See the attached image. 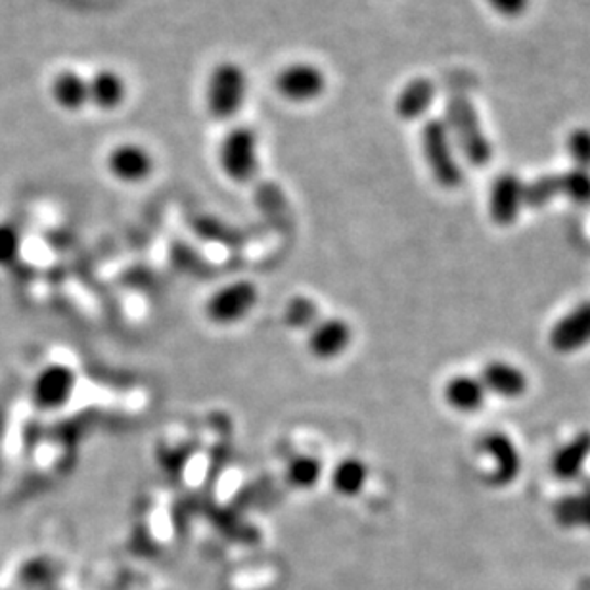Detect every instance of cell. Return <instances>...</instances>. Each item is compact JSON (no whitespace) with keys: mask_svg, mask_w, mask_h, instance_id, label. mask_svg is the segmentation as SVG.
Listing matches in <instances>:
<instances>
[{"mask_svg":"<svg viewBox=\"0 0 590 590\" xmlns=\"http://www.w3.org/2000/svg\"><path fill=\"white\" fill-rule=\"evenodd\" d=\"M590 344V301L575 306L574 311L552 328L551 345L554 351L574 352Z\"/></svg>","mask_w":590,"mask_h":590,"instance_id":"7","label":"cell"},{"mask_svg":"<svg viewBox=\"0 0 590 590\" xmlns=\"http://www.w3.org/2000/svg\"><path fill=\"white\" fill-rule=\"evenodd\" d=\"M487 391L483 387L482 380L474 375H456L444 387V397L452 408L460 413H475L485 403Z\"/></svg>","mask_w":590,"mask_h":590,"instance_id":"17","label":"cell"},{"mask_svg":"<svg viewBox=\"0 0 590 590\" xmlns=\"http://www.w3.org/2000/svg\"><path fill=\"white\" fill-rule=\"evenodd\" d=\"M250 77L238 61L215 63L206 81V109L215 122H232L244 107Z\"/></svg>","mask_w":590,"mask_h":590,"instance_id":"1","label":"cell"},{"mask_svg":"<svg viewBox=\"0 0 590 590\" xmlns=\"http://www.w3.org/2000/svg\"><path fill=\"white\" fill-rule=\"evenodd\" d=\"M485 391L495 393L498 397H521L528 390V378L518 368L508 362H489L483 368L482 378Z\"/></svg>","mask_w":590,"mask_h":590,"instance_id":"15","label":"cell"},{"mask_svg":"<svg viewBox=\"0 0 590 590\" xmlns=\"http://www.w3.org/2000/svg\"><path fill=\"white\" fill-rule=\"evenodd\" d=\"M219 165L232 183H250L259 169V135L250 125L227 130L219 144Z\"/></svg>","mask_w":590,"mask_h":590,"instance_id":"3","label":"cell"},{"mask_svg":"<svg viewBox=\"0 0 590 590\" xmlns=\"http://www.w3.org/2000/svg\"><path fill=\"white\" fill-rule=\"evenodd\" d=\"M367 479V467L359 460H347L342 466L337 467L334 474V485L337 490L345 495H352L360 490Z\"/></svg>","mask_w":590,"mask_h":590,"instance_id":"22","label":"cell"},{"mask_svg":"<svg viewBox=\"0 0 590 590\" xmlns=\"http://www.w3.org/2000/svg\"><path fill=\"white\" fill-rule=\"evenodd\" d=\"M50 96L60 109L76 114L89 106V77L77 69H60L50 81Z\"/></svg>","mask_w":590,"mask_h":590,"instance_id":"10","label":"cell"},{"mask_svg":"<svg viewBox=\"0 0 590 590\" xmlns=\"http://www.w3.org/2000/svg\"><path fill=\"white\" fill-rule=\"evenodd\" d=\"M487 2L495 12L508 18L523 14L529 7V0H487Z\"/></svg>","mask_w":590,"mask_h":590,"instance_id":"26","label":"cell"},{"mask_svg":"<svg viewBox=\"0 0 590 590\" xmlns=\"http://www.w3.org/2000/svg\"><path fill=\"white\" fill-rule=\"evenodd\" d=\"M590 456V433L582 431L569 443L564 444L552 459V474L558 479H574L581 474L585 462Z\"/></svg>","mask_w":590,"mask_h":590,"instance_id":"16","label":"cell"},{"mask_svg":"<svg viewBox=\"0 0 590 590\" xmlns=\"http://www.w3.org/2000/svg\"><path fill=\"white\" fill-rule=\"evenodd\" d=\"M562 196V184L558 175H543L523 184V207L531 209H541V207L551 204L552 199Z\"/></svg>","mask_w":590,"mask_h":590,"instance_id":"19","label":"cell"},{"mask_svg":"<svg viewBox=\"0 0 590 590\" xmlns=\"http://www.w3.org/2000/svg\"><path fill=\"white\" fill-rule=\"evenodd\" d=\"M482 447L485 454H489L490 460L495 462V472L490 475V482L495 485L513 482L516 475L520 474L521 459L512 439L502 433H489L483 439Z\"/></svg>","mask_w":590,"mask_h":590,"instance_id":"12","label":"cell"},{"mask_svg":"<svg viewBox=\"0 0 590 590\" xmlns=\"http://www.w3.org/2000/svg\"><path fill=\"white\" fill-rule=\"evenodd\" d=\"M20 252V232L12 224H0V265H7Z\"/></svg>","mask_w":590,"mask_h":590,"instance_id":"24","label":"cell"},{"mask_svg":"<svg viewBox=\"0 0 590 590\" xmlns=\"http://www.w3.org/2000/svg\"><path fill=\"white\" fill-rule=\"evenodd\" d=\"M421 152L431 176L443 188H456L464 181V173L454 158L451 135L443 119H428L421 127Z\"/></svg>","mask_w":590,"mask_h":590,"instance_id":"4","label":"cell"},{"mask_svg":"<svg viewBox=\"0 0 590 590\" xmlns=\"http://www.w3.org/2000/svg\"><path fill=\"white\" fill-rule=\"evenodd\" d=\"M273 86L280 99L303 106L313 104L328 91V76L313 61H291L276 73Z\"/></svg>","mask_w":590,"mask_h":590,"instance_id":"5","label":"cell"},{"mask_svg":"<svg viewBox=\"0 0 590 590\" xmlns=\"http://www.w3.org/2000/svg\"><path fill=\"white\" fill-rule=\"evenodd\" d=\"M444 125L474 167H485L493 158L489 138L483 132L479 115L466 96H452L444 106Z\"/></svg>","mask_w":590,"mask_h":590,"instance_id":"2","label":"cell"},{"mask_svg":"<svg viewBox=\"0 0 590 590\" xmlns=\"http://www.w3.org/2000/svg\"><path fill=\"white\" fill-rule=\"evenodd\" d=\"M46 590H56V589H46Z\"/></svg>","mask_w":590,"mask_h":590,"instance_id":"27","label":"cell"},{"mask_svg":"<svg viewBox=\"0 0 590 590\" xmlns=\"http://www.w3.org/2000/svg\"><path fill=\"white\" fill-rule=\"evenodd\" d=\"M109 175L119 183L140 184L152 176L155 160L146 146L138 142H122L107 153Z\"/></svg>","mask_w":590,"mask_h":590,"instance_id":"6","label":"cell"},{"mask_svg":"<svg viewBox=\"0 0 590 590\" xmlns=\"http://www.w3.org/2000/svg\"><path fill=\"white\" fill-rule=\"evenodd\" d=\"M437 89L433 81L426 77H416L398 91L395 99V114L403 122H416L428 114L436 100Z\"/></svg>","mask_w":590,"mask_h":590,"instance_id":"13","label":"cell"},{"mask_svg":"<svg viewBox=\"0 0 590 590\" xmlns=\"http://www.w3.org/2000/svg\"><path fill=\"white\" fill-rule=\"evenodd\" d=\"M255 303V293L247 284H234L215 293L209 301V316L215 322H236L247 314Z\"/></svg>","mask_w":590,"mask_h":590,"instance_id":"14","label":"cell"},{"mask_svg":"<svg viewBox=\"0 0 590 590\" xmlns=\"http://www.w3.org/2000/svg\"><path fill=\"white\" fill-rule=\"evenodd\" d=\"M129 84L115 69L102 68L89 77V104L100 112H115L127 102Z\"/></svg>","mask_w":590,"mask_h":590,"instance_id":"9","label":"cell"},{"mask_svg":"<svg viewBox=\"0 0 590 590\" xmlns=\"http://www.w3.org/2000/svg\"><path fill=\"white\" fill-rule=\"evenodd\" d=\"M556 518L564 525H590V495H575L559 500Z\"/></svg>","mask_w":590,"mask_h":590,"instance_id":"21","label":"cell"},{"mask_svg":"<svg viewBox=\"0 0 590 590\" xmlns=\"http://www.w3.org/2000/svg\"><path fill=\"white\" fill-rule=\"evenodd\" d=\"M349 337L351 332L344 322H324L321 326H316L311 336V349L319 357H334L349 345Z\"/></svg>","mask_w":590,"mask_h":590,"instance_id":"18","label":"cell"},{"mask_svg":"<svg viewBox=\"0 0 590 590\" xmlns=\"http://www.w3.org/2000/svg\"><path fill=\"white\" fill-rule=\"evenodd\" d=\"M523 207V183L513 173H502L490 186L489 213L502 227L512 224Z\"/></svg>","mask_w":590,"mask_h":590,"instance_id":"8","label":"cell"},{"mask_svg":"<svg viewBox=\"0 0 590 590\" xmlns=\"http://www.w3.org/2000/svg\"><path fill=\"white\" fill-rule=\"evenodd\" d=\"M319 477V464L313 460H301L290 466V482L299 487H311Z\"/></svg>","mask_w":590,"mask_h":590,"instance_id":"25","label":"cell"},{"mask_svg":"<svg viewBox=\"0 0 590 590\" xmlns=\"http://www.w3.org/2000/svg\"><path fill=\"white\" fill-rule=\"evenodd\" d=\"M76 385L73 372L66 367L43 370L33 385L35 403L43 408H58L68 401Z\"/></svg>","mask_w":590,"mask_h":590,"instance_id":"11","label":"cell"},{"mask_svg":"<svg viewBox=\"0 0 590 590\" xmlns=\"http://www.w3.org/2000/svg\"><path fill=\"white\" fill-rule=\"evenodd\" d=\"M567 153L574 160L575 169L589 171L590 169V130L575 129L567 137Z\"/></svg>","mask_w":590,"mask_h":590,"instance_id":"23","label":"cell"},{"mask_svg":"<svg viewBox=\"0 0 590 590\" xmlns=\"http://www.w3.org/2000/svg\"><path fill=\"white\" fill-rule=\"evenodd\" d=\"M559 184H562V196H566L579 206L590 204L589 171L569 169L566 173H559Z\"/></svg>","mask_w":590,"mask_h":590,"instance_id":"20","label":"cell"}]
</instances>
